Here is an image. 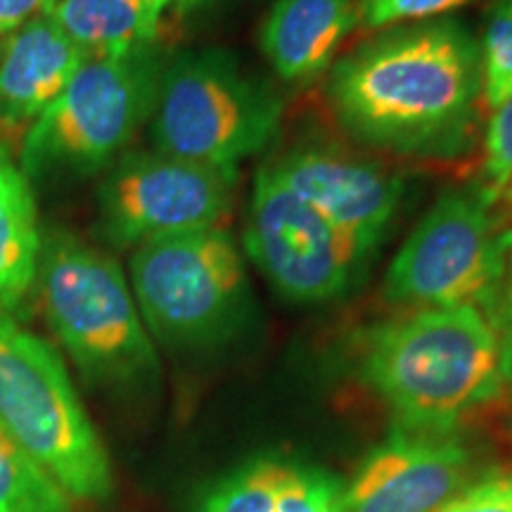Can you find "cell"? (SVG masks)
<instances>
[{
	"mask_svg": "<svg viewBox=\"0 0 512 512\" xmlns=\"http://www.w3.org/2000/svg\"><path fill=\"white\" fill-rule=\"evenodd\" d=\"M328 98L361 143L406 157L467 152L484 105L482 53L453 19L403 24L332 64Z\"/></svg>",
	"mask_w": 512,
	"mask_h": 512,
	"instance_id": "cell-1",
	"label": "cell"
},
{
	"mask_svg": "<svg viewBox=\"0 0 512 512\" xmlns=\"http://www.w3.org/2000/svg\"><path fill=\"white\" fill-rule=\"evenodd\" d=\"M358 377L396 430L458 432L505 384L494 318L475 306L408 309L377 323L358 347Z\"/></svg>",
	"mask_w": 512,
	"mask_h": 512,
	"instance_id": "cell-2",
	"label": "cell"
},
{
	"mask_svg": "<svg viewBox=\"0 0 512 512\" xmlns=\"http://www.w3.org/2000/svg\"><path fill=\"white\" fill-rule=\"evenodd\" d=\"M34 285L46 323L88 382L114 392H140L157 382L155 339L110 254L67 230H50Z\"/></svg>",
	"mask_w": 512,
	"mask_h": 512,
	"instance_id": "cell-3",
	"label": "cell"
},
{
	"mask_svg": "<svg viewBox=\"0 0 512 512\" xmlns=\"http://www.w3.org/2000/svg\"><path fill=\"white\" fill-rule=\"evenodd\" d=\"M0 430L10 434L72 501L114 491L110 453L53 344L0 309Z\"/></svg>",
	"mask_w": 512,
	"mask_h": 512,
	"instance_id": "cell-4",
	"label": "cell"
},
{
	"mask_svg": "<svg viewBox=\"0 0 512 512\" xmlns=\"http://www.w3.org/2000/svg\"><path fill=\"white\" fill-rule=\"evenodd\" d=\"M128 283L147 332L169 349L221 347L252 320L245 252L223 226L143 242Z\"/></svg>",
	"mask_w": 512,
	"mask_h": 512,
	"instance_id": "cell-5",
	"label": "cell"
},
{
	"mask_svg": "<svg viewBox=\"0 0 512 512\" xmlns=\"http://www.w3.org/2000/svg\"><path fill=\"white\" fill-rule=\"evenodd\" d=\"M164 67L157 46L86 57L60 98L24 133L17 159L29 181L88 176L114 164L150 124Z\"/></svg>",
	"mask_w": 512,
	"mask_h": 512,
	"instance_id": "cell-6",
	"label": "cell"
},
{
	"mask_svg": "<svg viewBox=\"0 0 512 512\" xmlns=\"http://www.w3.org/2000/svg\"><path fill=\"white\" fill-rule=\"evenodd\" d=\"M283 98L271 83L221 48L166 62L150 131L155 150L188 162L238 169L271 143Z\"/></svg>",
	"mask_w": 512,
	"mask_h": 512,
	"instance_id": "cell-7",
	"label": "cell"
},
{
	"mask_svg": "<svg viewBox=\"0 0 512 512\" xmlns=\"http://www.w3.org/2000/svg\"><path fill=\"white\" fill-rule=\"evenodd\" d=\"M496 204L482 183L441 192L389 264L384 299L406 311L475 306L491 316L512 256Z\"/></svg>",
	"mask_w": 512,
	"mask_h": 512,
	"instance_id": "cell-8",
	"label": "cell"
},
{
	"mask_svg": "<svg viewBox=\"0 0 512 512\" xmlns=\"http://www.w3.org/2000/svg\"><path fill=\"white\" fill-rule=\"evenodd\" d=\"M238 169H219L164 152H128L98 190L102 238L136 249L164 235L223 226Z\"/></svg>",
	"mask_w": 512,
	"mask_h": 512,
	"instance_id": "cell-9",
	"label": "cell"
},
{
	"mask_svg": "<svg viewBox=\"0 0 512 512\" xmlns=\"http://www.w3.org/2000/svg\"><path fill=\"white\" fill-rule=\"evenodd\" d=\"M242 252L294 306L337 302L363 278L335 230L280 181L271 164L254 176Z\"/></svg>",
	"mask_w": 512,
	"mask_h": 512,
	"instance_id": "cell-10",
	"label": "cell"
},
{
	"mask_svg": "<svg viewBox=\"0 0 512 512\" xmlns=\"http://www.w3.org/2000/svg\"><path fill=\"white\" fill-rule=\"evenodd\" d=\"M271 166L335 230L354 264L366 273L394 226L406 181L368 159L311 145L294 147Z\"/></svg>",
	"mask_w": 512,
	"mask_h": 512,
	"instance_id": "cell-11",
	"label": "cell"
},
{
	"mask_svg": "<svg viewBox=\"0 0 512 512\" xmlns=\"http://www.w3.org/2000/svg\"><path fill=\"white\" fill-rule=\"evenodd\" d=\"M486 472L458 432L396 430L339 489L337 512H437Z\"/></svg>",
	"mask_w": 512,
	"mask_h": 512,
	"instance_id": "cell-12",
	"label": "cell"
},
{
	"mask_svg": "<svg viewBox=\"0 0 512 512\" xmlns=\"http://www.w3.org/2000/svg\"><path fill=\"white\" fill-rule=\"evenodd\" d=\"M86 57L50 15H36L8 34L0 46V128L27 133Z\"/></svg>",
	"mask_w": 512,
	"mask_h": 512,
	"instance_id": "cell-13",
	"label": "cell"
},
{
	"mask_svg": "<svg viewBox=\"0 0 512 512\" xmlns=\"http://www.w3.org/2000/svg\"><path fill=\"white\" fill-rule=\"evenodd\" d=\"M358 27V0H275L261 24L259 46L285 83L316 79Z\"/></svg>",
	"mask_w": 512,
	"mask_h": 512,
	"instance_id": "cell-14",
	"label": "cell"
},
{
	"mask_svg": "<svg viewBox=\"0 0 512 512\" xmlns=\"http://www.w3.org/2000/svg\"><path fill=\"white\" fill-rule=\"evenodd\" d=\"M339 489L320 467L261 456L221 477L197 512H337Z\"/></svg>",
	"mask_w": 512,
	"mask_h": 512,
	"instance_id": "cell-15",
	"label": "cell"
},
{
	"mask_svg": "<svg viewBox=\"0 0 512 512\" xmlns=\"http://www.w3.org/2000/svg\"><path fill=\"white\" fill-rule=\"evenodd\" d=\"M171 0H55L46 15L88 57L155 46Z\"/></svg>",
	"mask_w": 512,
	"mask_h": 512,
	"instance_id": "cell-16",
	"label": "cell"
},
{
	"mask_svg": "<svg viewBox=\"0 0 512 512\" xmlns=\"http://www.w3.org/2000/svg\"><path fill=\"white\" fill-rule=\"evenodd\" d=\"M41 240L29 176L0 140V309H12L34 287Z\"/></svg>",
	"mask_w": 512,
	"mask_h": 512,
	"instance_id": "cell-17",
	"label": "cell"
},
{
	"mask_svg": "<svg viewBox=\"0 0 512 512\" xmlns=\"http://www.w3.org/2000/svg\"><path fill=\"white\" fill-rule=\"evenodd\" d=\"M0 512H72V498L0 430Z\"/></svg>",
	"mask_w": 512,
	"mask_h": 512,
	"instance_id": "cell-18",
	"label": "cell"
},
{
	"mask_svg": "<svg viewBox=\"0 0 512 512\" xmlns=\"http://www.w3.org/2000/svg\"><path fill=\"white\" fill-rule=\"evenodd\" d=\"M479 53L484 105L494 112L512 93V0H496L491 5Z\"/></svg>",
	"mask_w": 512,
	"mask_h": 512,
	"instance_id": "cell-19",
	"label": "cell"
},
{
	"mask_svg": "<svg viewBox=\"0 0 512 512\" xmlns=\"http://www.w3.org/2000/svg\"><path fill=\"white\" fill-rule=\"evenodd\" d=\"M472 3L477 0H358V27L377 31L430 22Z\"/></svg>",
	"mask_w": 512,
	"mask_h": 512,
	"instance_id": "cell-20",
	"label": "cell"
},
{
	"mask_svg": "<svg viewBox=\"0 0 512 512\" xmlns=\"http://www.w3.org/2000/svg\"><path fill=\"white\" fill-rule=\"evenodd\" d=\"M512 183V93L491 114L484 138V188L501 197Z\"/></svg>",
	"mask_w": 512,
	"mask_h": 512,
	"instance_id": "cell-21",
	"label": "cell"
},
{
	"mask_svg": "<svg viewBox=\"0 0 512 512\" xmlns=\"http://www.w3.org/2000/svg\"><path fill=\"white\" fill-rule=\"evenodd\" d=\"M437 512H512V470H486Z\"/></svg>",
	"mask_w": 512,
	"mask_h": 512,
	"instance_id": "cell-22",
	"label": "cell"
},
{
	"mask_svg": "<svg viewBox=\"0 0 512 512\" xmlns=\"http://www.w3.org/2000/svg\"><path fill=\"white\" fill-rule=\"evenodd\" d=\"M496 332H498V342H501V356H503V375H505V384L512 387V268L505 278L503 292L498 297V304L494 313Z\"/></svg>",
	"mask_w": 512,
	"mask_h": 512,
	"instance_id": "cell-23",
	"label": "cell"
},
{
	"mask_svg": "<svg viewBox=\"0 0 512 512\" xmlns=\"http://www.w3.org/2000/svg\"><path fill=\"white\" fill-rule=\"evenodd\" d=\"M55 0H0V36L12 34L36 15H46Z\"/></svg>",
	"mask_w": 512,
	"mask_h": 512,
	"instance_id": "cell-24",
	"label": "cell"
},
{
	"mask_svg": "<svg viewBox=\"0 0 512 512\" xmlns=\"http://www.w3.org/2000/svg\"><path fill=\"white\" fill-rule=\"evenodd\" d=\"M178 12H195L202 8H209V5L221 3V0H174Z\"/></svg>",
	"mask_w": 512,
	"mask_h": 512,
	"instance_id": "cell-25",
	"label": "cell"
},
{
	"mask_svg": "<svg viewBox=\"0 0 512 512\" xmlns=\"http://www.w3.org/2000/svg\"><path fill=\"white\" fill-rule=\"evenodd\" d=\"M501 197H505V200H510V204H512V183H510V188H508V190H505ZM501 197H498V200H501Z\"/></svg>",
	"mask_w": 512,
	"mask_h": 512,
	"instance_id": "cell-26",
	"label": "cell"
},
{
	"mask_svg": "<svg viewBox=\"0 0 512 512\" xmlns=\"http://www.w3.org/2000/svg\"><path fill=\"white\" fill-rule=\"evenodd\" d=\"M171 3H174V0H171Z\"/></svg>",
	"mask_w": 512,
	"mask_h": 512,
	"instance_id": "cell-27",
	"label": "cell"
}]
</instances>
